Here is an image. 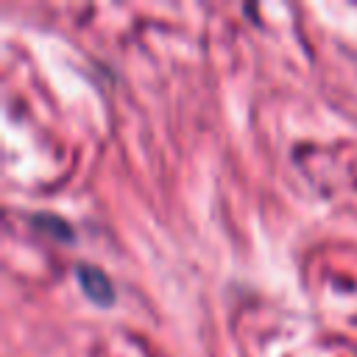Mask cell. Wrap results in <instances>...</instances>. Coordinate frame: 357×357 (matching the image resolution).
<instances>
[{
    "instance_id": "6da1fadb",
    "label": "cell",
    "mask_w": 357,
    "mask_h": 357,
    "mask_svg": "<svg viewBox=\"0 0 357 357\" xmlns=\"http://www.w3.org/2000/svg\"><path fill=\"white\" fill-rule=\"evenodd\" d=\"M75 276H78V282H81V287H84V293L95 301V304H112V298H114V290H112V282L106 279V273L100 271V268H92V265H78V271H75Z\"/></svg>"
}]
</instances>
